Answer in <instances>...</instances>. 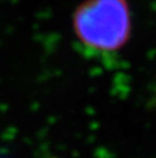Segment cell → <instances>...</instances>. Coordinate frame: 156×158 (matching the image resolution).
<instances>
[{
	"label": "cell",
	"mask_w": 156,
	"mask_h": 158,
	"mask_svg": "<svg viewBox=\"0 0 156 158\" xmlns=\"http://www.w3.org/2000/svg\"><path fill=\"white\" fill-rule=\"evenodd\" d=\"M79 47L91 57L108 58L125 47L131 33L127 0H84L72 14Z\"/></svg>",
	"instance_id": "1"
}]
</instances>
